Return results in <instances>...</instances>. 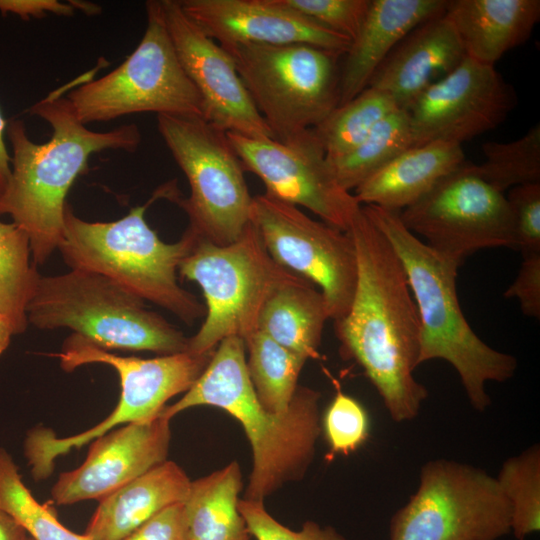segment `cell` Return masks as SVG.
Returning a JSON list of instances; mask_svg holds the SVG:
<instances>
[{
	"label": "cell",
	"instance_id": "ee69618b",
	"mask_svg": "<svg viewBox=\"0 0 540 540\" xmlns=\"http://www.w3.org/2000/svg\"><path fill=\"white\" fill-rule=\"evenodd\" d=\"M26 540H32V539L28 536V538Z\"/></svg>",
	"mask_w": 540,
	"mask_h": 540
},
{
	"label": "cell",
	"instance_id": "83f0119b",
	"mask_svg": "<svg viewBox=\"0 0 540 540\" xmlns=\"http://www.w3.org/2000/svg\"><path fill=\"white\" fill-rule=\"evenodd\" d=\"M411 147H414V140L410 116L407 110L398 108L351 151L327 160L339 185L351 192Z\"/></svg>",
	"mask_w": 540,
	"mask_h": 540
},
{
	"label": "cell",
	"instance_id": "7c38bea8",
	"mask_svg": "<svg viewBox=\"0 0 540 540\" xmlns=\"http://www.w3.org/2000/svg\"><path fill=\"white\" fill-rule=\"evenodd\" d=\"M419 486L390 520V540H497L511 508L496 477L449 459L426 462Z\"/></svg>",
	"mask_w": 540,
	"mask_h": 540
},
{
	"label": "cell",
	"instance_id": "e0dca14e",
	"mask_svg": "<svg viewBox=\"0 0 540 540\" xmlns=\"http://www.w3.org/2000/svg\"><path fill=\"white\" fill-rule=\"evenodd\" d=\"M161 5L180 63L201 97L203 118L225 132L275 139L231 56L185 14L179 1L161 0Z\"/></svg>",
	"mask_w": 540,
	"mask_h": 540
},
{
	"label": "cell",
	"instance_id": "ac0fdd59",
	"mask_svg": "<svg viewBox=\"0 0 540 540\" xmlns=\"http://www.w3.org/2000/svg\"><path fill=\"white\" fill-rule=\"evenodd\" d=\"M170 440V420L161 414L110 430L90 442L79 467L59 475L51 489L52 501L70 505L101 500L166 461Z\"/></svg>",
	"mask_w": 540,
	"mask_h": 540
},
{
	"label": "cell",
	"instance_id": "8992f818",
	"mask_svg": "<svg viewBox=\"0 0 540 540\" xmlns=\"http://www.w3.org/2000/svg\"><path fill=\"white\" fill-rule=\"evenodd\" d=\"M39 329L69 328L104 350L185 352L181 330L110 278L86 270L40 276L27 309Z\"/></svg>",
	"mask_w": 540,
	"mask_h": 540
},
{
	"label": "cell",
	"instance_id": "44dd1931",
	"mask_svg": "<svg viewBox=\"0 0 540 540\" xmlns=\"http://www.w3.org/2000/svg\"><path fill=\"white\" fill-rule=\"evenodd\" d=\"M444 0H370L356 37L343 55L339 105L363 91L399 42L415 27L444 13Z\"/></svg>",
	"mask_w": 540,
	"mask_h": 540
},
{
	"label": "cell",
	"instance_id": "6da1fadb",
	"mask_svg": "<svg viewBox=\"0 0 540 540\" xmlns=\"http://www.w3.org/2000/svg\"><path fill=\"white\" fill-rule=\"evenodd\" d=\"M347 233L356 250L357 283L348 312L334 320L340 352L363 369L391 419L412 420L428 391L413 374L419 366L420 320L406 273L362 208Z\"/></svg>",
	"mask_w": 540,
	"mask_h": 540
},
{
	"label": "cell",
	"instance_id": "5b68a950",
	"mask_svg": "<svg viewBox=\"0 0 540 540\" xmlns=\"http://www.w3.org/2000/svg\"><path fill=\"white\" fill-rule=\"evenodd\" d=\"M111 222H89L67 204L63 239L58 246L70 269L104 275L144 301L152 302L187 325L205 317V307L178 283V268L195 234L187 227L174 243L163 242L147 224L144 214L154 199Z\"/></svg>",
	"mask_w": 540,
	"mask_h": 540
},
{
	"label": "cell",
	"instance_id": "603a6c76",
	"mask_svg": "<svg viewBox=\"0 0 540 540\" xmlns=\"http://www.w3.org/2000/svg\"><path fill=\"white\" fill-rule=\"evenodd\" d=\"M190 485L185 471L166 460L99 500L84 535L122 540L163 509L184 502Z\"/></svg>",
	"mask_w": 540,
	"mask_h": 540
},
{
	"label": "cell",
	"instance_id": "60d3db41",
	"mask_svg": "<svg viewBox=\"0 0 540 540\" xmlns=\"http://www.w3.org/2000/svg\"><path fill=\"white\" fill-rule=\"evenodd\" d=\"M7 122L0 110V197L5 192L12 174L11 157L5 143Z\"/></svg>",
	"mask_w": 540,
	"mask_h": 540
},
{
	"label": "cell",
	"instance_id": "277c9868",
	"mask_svg": "<svg viewBox=\"0 0 540 540\" xmlns=\"http://www.w3.org/2000/svg\"><path fill=\"white\" fill-rule=\"evenodd\" d=\"M362 211L387 238L400 259L420 320L419 365L435 359L458 373L470 405L486 410L487 382H505L517 368L514 356L498 351L472 330L456 289L460 265L431 249L403 224L398 211L362 205Z\"/></svg>",
	"mask_w": 540,
	"mask_h": 540
},
{
	"label": "cell",
	"instance_id": "5bb4252c",
	"mask_svg": "<svg viewBox=\"0 0 540 540\" xmlns=\"http://www.w3.org/2000/svg\"><path fill=\"white\" fill-rule=\"evenodd\" d=\"M251 222L276 263L319 287L330 319L346 315L357 283L356 250L347 232L266 193L253 196Z\"/></svg>",
	"mask_w": 540,
	"mask_h": 540
},
{
	"label": "cell",
	"instance_id": "f546056e",
	"mask_svg": "<svg viewBox=\"0 0 540 540\" xmlns=\"http://www.w3.org/2000/svg\"><path fill=\"white\" fill-rule=\"evenodd\" d=\"M399 107L385 92L367 86L350 101L337 106L313 132L327 159L341 157L360 144Z\"/></svg>",
	"mask_w": 540,
	"mask_h": 540
},
{
	"label": "cell",
	"instance_id": "2e32d148",
	"mask_svg": "<svg viewBox=\"0 0 540 540\" xmlns=\"http://www.w3.org/2000/svg\"><path fill=\"white\" fill-rule=\"evenodd\" d=\"M515 95L495 66L469 57L430 85L407 110L414 147L432 141L462 145L497 127L515 105Z\"/></svg>",
	"mask_w": 540,
	"mask_h": 540
},
{
	"label": "cell",
	"instance_id": "3957f363",
	"mask_svg": "<svg viewBox=\"0 0 540 540\" xmlns=\"http://www.w3.org/2000/svg\"><path fill=\"white\" fill-rule=\"evenodd\" d=\"M320 393L298 386L289 410L276 414L257 398L249 378L244 340L223 339L207 367L182 398L160 413L171 420L196 406L221 408L236 418L251 444L253 467L244 499L264 501L285 483L302 479L320 434Z\"/></svg>",
	"mask_w": 540,
	"mask_h": 540
},
{
	"label": "cell",
	"instance_id": "1f68e13d",
	"mask_svg": "<svg viewBox=\"0 0 540 540\" xmlns=\"http://www.w3.org/2000/svg\"><path fill=\"white\" fill-rule=\"evenodd\" d=\"M511 508L517 540L540 530V447L532 445L505 460L496 477Z\"/></svg>",
	"mask_w": 540,
	"mask_h": 540
},
{
	"label": "cell",
	"instance_id": "e575fe53",
	"mask_svg": "<svg viewBox=\"0 0 540 540\" xmlns=\"http://www.w3.org/2000/svg\"><path fill=\"white\" fill-rule=\"evenodd\" d=\"M351 41L356 37L369 8L370 0H277Z\"/></svg>",
	"mask_w": 540,
	"mask_h": 540
},
{
	"label": "cell",
	"instance_id": "d6986e66",
	"mask_svg": "<svg viewBox=\"0 0 540 540\" xmlns=\"http://www.w3.org/2000/svg\"><path fill=\"white\" fill-rule=\"evenodd\" d=\"M185 14L220 46L307 44L344 55L351 40L277 0H180Z\"/></svg>",
	"mask_w": 540,
	"mask_h": 540
},
{
	"label": "cell",
	"instance_id": "7a4b0ae2",
	"mask_svg": "<svg viewBox=\"0 0 540 540\" xmlns=\"http://www.w3.org/2000/svg\"><path fill=\"white\" fill-rule=\"evenodd\" d=\"M27 112L45 120L52 135L46 143L37 144L28 137L22 120L7 124L12 174L0 197V216L9 215L25 231L33 263L43 265L63 239L66 196L88 169L89 157L107 149L134 152L141 133L136 124L106 132L88 129L59 91L49 93Z\"/></svg>",
	"mask_w": 540,
	"mask_h": 540
},
{
	"label": "cell",
	"instance_id": "9a60e30c",
	"mask_svg": "<svg viewBox=\"0 0 540 540\" xmlns=\"http://www.w3.org/2000/svg\"><path fill=\"white\" fill-rule=\"evenodd\" d=\"M243 168L258 176L265 193L347 232L361 205L337 182L312 129L285 140L226 132Z\"/></svg>",
	"mask_w": 540,
	"mask_h": 540
},
{
	"label": "cell",
	"instance_id": "7402d4cb",
	"mask_svg": "<svg viewBox=\"0 0 540 540\" xmlns=\"http://www.w3.org/2000/svg\"><path fill=\"white\" fill-rule=\"evenodd\" d=\"M444 15L454 26L467 57L495 63L523 44L540 19L539 0H449Z\"/></svg>",
	"mask_w": 540,
	"mask_h": 540
},
{
	"label": "cell",
	"instance_id": "4dcf8cb0",
	"mask_svg": "<svg viewBox=\"0 0 540 540\" xmlns=\"http://www.w3.org/2000/svg\"><path fill=\"white\" fill-rule=\"evenodd\" d=\"M0 508L32 540H89L65 527L48 504L39 503L22 481L12 456L0 448Z\"/></svg>",
	"mask_w": 540,
	"mask_h": 540
},
{
	"label": "cell",
	"instance_id": "7bdbcfd3",
	"mask_svg": "<svg viewBox=\"0 0 540 540\" xmlns=\"http://www.w3.org/2000/svg\"><path fill=\"white\" fill-rule=\"evenodd\" d=\"M13 335L8 320L0 313V355L8 348Z\"/></svg>",
	"mask_w": 540,
	"mask_h": 540
},
{
	"label": "cell",
	"instance_id": "ab89813d",
	"mask_svg": "<svg viewBox=\"0 0 540 540\" xmlns=\"http://www.w3.org/2000/svg\"><path fill=\"white\" fill-rule=\"evenodd\" d=\"M0 12L3 15L11 13L22 20H29L31 17L42 18L48 13L71 16L75 8L71 3L65 4L57 0H0Z\"/></svg>",
	"mask_w": 540,
	"mask_h": 540
},
{
	"label": "cell",
	"instance_id": "f35d334b",
	"mask_svg": "<svg viewBox=\"0 0 540 540\" xmlns=\"http://www.w3.org/2000/svg\"><path fill=\"white\" fill-rule=\"evenodd\" d=\"M122 540H189L183 502L163 509Z\"/></svg>",
	"mask_w": 540,
	"mask_h": 540
},
{
	"label": "cell",
	"instance_id": "484cf974",
	"mask_svg": "<svg viewBox=\"0 0 540 540\" xmlns=\"http://www.w3.org/2000/svg\"><path fill=\"white\" fill-rule=\"evenodd\" d=\"M241 488V469L235 461L191 481L183 502L189 540H250L238 510Z\"/></svg>",
	"mask_w": 540,
	"mask_h": 540
},
{
	"label": "cell",
	"instance_id": "52a82bcc",
	"mask_svg": "<svg viewBox=\"0 0 540 540\" xmlns=\"http://www.w3.org/2000/svg\"><path fill=\"white\" fill-rule=\"evenodd\" d=\"M214 350L195 354L189 351L143 359L125 357L104 350L82 336L70 335L60 353L53 354L67 372L92 363L113 367L120 378L121 393L114 410L92 428L59 438L52 430L39 427L27 433L24 453L35 480L46 479L55 460L92 442L120 426L157 417L172 397L185 393L207 367Z\"/></svg>",
	"mask_w": 540,
	"mask_h": 540
},
{
	"label": "cell",
	"instance_id": "f1b7e54d",
	"mask_svg": "<svg viewBox=\"0 0 540 540\" xmlns=\"http://www.w3.org/2000/svg\"><path fill=\"white\" fill-rule=\"evenodd\" d=\"M30 242L16 224L0 221V313L14 335L26 331V309L35 293L40 274L31 260Z\"/></svg>",
	"mask_w": 540,
	"mask_h": 540
},
{
	"label": "cell",
	"instance_id": "ba28073f",
	"mask_svg": "<svg viewBox=\"0 0 540 540\" xmlns=\"http://www.w3.org/2000/svg\"><path fill=\"white\" fill-rule=\"evenodd\" d=\"M193 232V244L180 262L178 274L198 283L205 298L204 322L189 337L187 349L203 354L227 337L245 341L258 331L268 298L301 276L274 261L252 222L228 245H216Z\"/></svg>",
	"mask_w": 540,
	"mask_h": 540
},
{
	"label": "cell",
	"instance_id": "d6a6232c",
	"mask_svg": "<svg viewBox=\"0 0 540 540\" xmlns=\"http://www.w3.org/2000/svg\"><path fill=\"white\" fill-rule=\"evenodd\" d=\"M484 161L471 164L474 172L504 193L515 186L540 182V125L509 142L487 141L482 145Z\"/></svg>",
	"mask_w": 540,
	"mask_h": 540
},
{
	"label": "cell",
	"instance_id": "8d00e7d4",
	"mask_svg": "<svg viewBox=\"0 0 540 540\" xmlns=\"http://www.w3.org/2000/svg\"><path fill=\"white\" fill-rule=\"evenodd\" d=\"M513 220L515 249L523 256L540 254V182L509 189L506 196Z\"/></svg>",
	"mask_w": 540,
	"mask_h": 540
},
{
	"label": "cell",
	"instance_id": "9c48e42d",
	"mask_svg": "<svg viewBox=\"0 0 540 540\" xmlns=\"http://www.w3.org/2000/svg\"><path fill=\"white\" fill-rule=\"evenodd\" d=\"M157 128L190 186L188 198H179L174 187L167 198L202 238L216 245L235 242L251 222L253 196L227 133L199 116L157 115Z\"/></svg>",
	"mask_w": 540,
	"mask_h": 540
},
{
	"label": "cell",
	"instance_id": "74e56055",
	"mask_svg": "<svg viewBox=\"0 0 540 540\" xmlns=\"http://www.w3.org/2000/svg\"><path fill=\"white\" fill-rule=\"evenodd\" d=\"M515 298L524 315L540 317V254L523 256V261L512 284L504 293Z\"/></svg>",
	"mask_w": 540,
	"mask_h": 540
},
{
	"label": "cell",
	"instance_id": "cb8c5ba5",
	"mask_svg": "<svg viewBox=\"0 0 540 540\" xmlns=\"http://www.w3.org/2000/svg\"><path fill=\"white\" fill-rule=\"evenodd\" d=\"M465 162L462 145L432 141L402 152L354 189L362 205L402 211Z\"/></svg>",
	"mask_w": 540,
	"mask_h": 540
},
{
	"label": "cell",
	"instance_id": "b9f144b4",
	"mask_svg": "<svg viewBox=\"0 0 540 540\" xmlns=\"http://www.w3.org/2000/svg\"><path fill=\"white\" fill-rule=\"evenodd\" d=\"M26 531L6 511L0 508V540H26Z\"/></svg>",
	"mask_w": 540,
	"mask_h": 540
},
{
	"label": "cell",
	"instance_id": "30bf717a",
	"mask_svg": "<svg viewBox=\"0 0 540 540\" xmlns=\"http://www.w3.org/2000/svg\"><path fill=\"white\" fill-rule=\"evenodd\" d=\"M222 48L276 140L315 128L339 104L343 55L307 44Z\"/></svg>",
	"mask_w": 540,
	"mask_h": 540
},
{
	"label": "cell",
	"instance_id": "ffe728a7",
	"mask_svg": "<svg viewBox=\"0 0 540 540\" xmlns=\"http://www.w3.org/2000/svg\"><path fill=\"white\" fill-rule=\"evenodd\" d=\"M466 57L459 36L443 14L421 23L392 50L368 86L387 93L408 110L433 83L453 71Z\"/></svg>",
	"mask_w": 540,
	"mask_h": 540
},
{
	"label": "cell",
	"instance_id": "d4e9b609",
	"mask_svg": "<svg viewBox=\"0 0 540 540\" xmlns=\"http://www.w3.org/2000/svg\"><path fill=\"white\" fill-rule=\"evenodd\" d=\"M328 319L321 291L300 277L278 288L268 298L259 316L258 330L307 361L319 357L322 332Z\"/></svg>",
	"mask_w": 540,
	"mask_h": 540
},
{
	"label": "cell",
	"instance_id": "8fae6325",
	"mask_svg": "<svg viewBox=\"0 0 540 540\" xmlns=\"http://www.w3.org/2000/svg\"><path fill=\"white\" fill-rule=\"evenodd\" d=\"M145 6L146 30L131 55L110 73L68 94L84 125L142 112L203 118L201 97L180 63L161 1L150 0Z\"/></svg>",
	"mask_w": 540,
	"mask_h": 540
},
{
	"label": "cell",
	"instance_id": "836d02e7",
	"mask_svg": "<svg viewBox=\"0 0 540 540\" xmlns=\"http://www.w3.org/2000/svg\"><path fill=\"white\" fill-rule=\"evenodd\" d=\"M323 428L331 452L348 455L368 439L369 416L356 399L338 389L324 414Z\"/></svg>",
	"mask_w": 540,
	"mask_h": 540
},
{
	"label": "cell",
	"instance_id": "4316f807",
	"mask_svg": "<svg viewBox=\"0 0 540 540\" xmlns=\"http://www.w3.org/2000/svg\"><path fill=\"white\" fill-rule=\"evenodd\" d=\"M244 343L248 351L247 370L257 398L270 412L286 413L306 360L259 330Z\"/></svg>",
	"mask_w": 540,
	"mask_h": 540
},
{
	"label": "cell",
	"instance_id": "4fadbf2b",
	"mask_svg": "<svg viewBox=\"0 0 540 540\" xmlns=\"http://www.w3.org/2000/svg\"><path fill=\"white\" fill-rule=\"evenodd\" d=\"M404 226L438 254L461 265L486 248H515L512 215L504 193L464 162L399 212Z\"/></svg>",
	"mask_w": 540,
	"mask_h": 540
},
{
	"label": "cell",
	"instance_id": "d590c367",
	"mask_svg": "<svg viewBox=\"0 0 540 540\" xmlns=\"http://www.w3.org/2000/svg\"><path fill=\"white\" fill-rule=\"evenodd\" d=\"M238 510L256 540H347L335 528L310 520L301 530L293 531L273 518L262 501L239 499Z\"/></svg>",
	"mask_w": 540,
	"mask_h": 540
}]
</instances>
